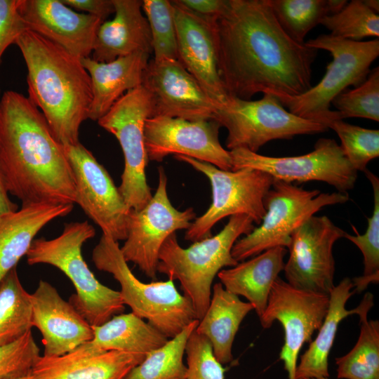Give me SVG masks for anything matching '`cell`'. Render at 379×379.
<instances>
[{
    "label": "cell",
    "instance_id": "cell-1",
    "mask_svg": "<svg viewBox=\"0 0 379 379\" xmlns=\"http://www.w3.org/2000/svg\"><path fill=\"white\" fill-rule=\"evenodd\" d=\"M215 29L218 72L229 96H297L312 87L318 50L290 38L267 0H229Z\"/></svg>",
    "mask_w": 379,
    "mask_h": 379
},
{
    "label": "cell",
    "instance_id": "cell-2",
    "mask_svg": "<svg viewBox=\"0 0 379 379\" xmlns=\"http://www.w3.org/2000/svg\"><path fill=\"white\" fill-rule=\"evenodd\" d=\"M0 170L22 204H74L76 185L64 147L44 116L22 94L0 98Z\"/></svg>",
    "mask_w": 379,
    "mask_h": 379
},
{
    "label": "cell",
    "instance_id": "cell-3",
    "mask_svg": "<svg viewBox=\"0 0 379 379\" xmlns=\"http://www.w3.org/2000/svg\"><path fill=\"white\" fill-rule=\"evenodd\" d=\"M27 69L28 98L62 145L79 141L93 99L90 76L79 58L27 29L15 40Z\"/></svg>",
    "mask_w": 379,
    "mask_h": 379
},
{
    "label": "cell",
    "instance_id": "cell-4",
    "mask_svg": "<svg viewBox=\"0 0 379 379\" xmlns=\"http://www.w3.org/2000/svg\"><path fill=\"white\" fill-rule=\"evenodd\" d=\"M254 228L250 217L235 215L230 217L220 232L195 241L188 248L179 244L175 233L162 244L157 272L179 281L198 320L208 307L215 277L224 267L238 263L232 255L234 243L240 236L248 234Z\"/></svg>",
    "mask_w": 379,
    "mask_h": 379
},
{
    "label": "cell",
    "instance_id": "cell-5",
    "mask_svg": "<svg viewBox=\"0 0 379 379\" xmlns=\"http://www.w3.org/2000/svg\"><path fill=\"white\" fill-rule=\"evenodd\" d=\"M95 235L86 220L68 222L54 239H34L26 255L29 265H50L69 278L76 291L69 302L92 326L121 314L125 307L119 291L101 284L83 258L84 244Z\"/></svg>",
    "mask_w": 379,
    "mask_h": 379
},
{
    "label": "cell",
    "instance_id": "cell-6",
    "mask_svg": "<svg viewBox=\"0 0 379 379\" xmlns=\"http://www.w3.org/2000/svg\"><path fill=\"white\" fill-rule=\"evenodd\" d=\"M96 268L111 274L120 284L124 305L168 339L197 319L191 302L177 290L174 281L144 283L132 272L119 241L102 235L92 252Z\"/></svg>",
    "mask_w": 379,
    "mask_h": 379
},
{
    "label": "cell",
    "instance_id": "cell-7",
    "mask_svg": "<svg viewBox=\"0 0 379 379\" xmlns=\"http://www.w3.org/2000/svg\"><path fill=\"white\" fill-rule=\"evenodd\" d=\"M347 201L348 194L321 193L274 179L264 198L266 213L260 224L237 240L232 255L239 262L272 248H288L293 232L305 220L325 206Z\"/></svg>",
    "mask_w": 379,
    "mask_h": 379
},
{
    "label": "cell",
    "instance_id": "cell-8",
    "mask_svg": "<svg viewBox=\"0 0 379 379\" xmlns=\"http://www.w3.org/2000/svg\"><path fill=\"white\" fill-rule=\"evenodd\" d=\"M307 46L330 53L332 61L321 80L297 96L274 95L284 107L301 118L318 121L331 109L332 100L349 86L357 87L367 78L379 55L378 38L356 41L321 34L305 42Z\"/></svg>",
    "mask_w": 379,
    "mask_h": 379
},
{
    "label": "cell",
    "instance_id": "cell-9",
    "mask_svg": "<svg viewBox=\"0 0 379 379\" xmlns=\"http://www.w3.org/2000/svg\"><path fill=\"white\" fill-rule=\"evenodd\" d=\"M213 119L227 129L225 145L229 151L244 148L258 153L273 140L292 139L295 135L328 130L321 123L289 112L269 93H263L258 100L229 96L225 103L218 105Z\"/></svg>",
    "mask_w": 379,
    "mask_h": 379
},
{
    "label": "cell",
    "instance_id": "cell-10",
    "mask_svg": "<svg viewBox=\"0 0 379 379\" xmlns=\"http://www.w3.org/2000/svg\"><path fill=\"white\" fill-rule=\"evenodd\" d=\"M174 157L205 175L211 187V204L187 230V241L195 242L211 237L214 225L227 216L246 215L260 224L266 213L264 198L274 180L270 174L250 168L224 171L186 156Z\"/></svg>",
    "mask_w": 379,
    "mask_h": 379
},
{
    "label": "cell",
    "instance_id": "cell-11",
    "mask_svg": "<svg viewBox=\"0 0 379 379\" xmlns=\"http://www.w3.org/2000/svg\"><path fill=\"white\" fill-rule=\"evenodd\" d=\"M151 96L142 85L117 100L98 124L118 140L124 157L119 190L126 206L142 209L151 199L145 169L148 159L144 142V126L152 115Z\"/></svg>",
    "mask_w": 379,
    "mask_h": 379
},
{
    "label": "cell",
    "instance_id": "cell-12",
    "mask_svg": "<svg viewBox=\"0 0 379 379\" xmlns=\"http://www.w3.org/2000/svg\"><path fill=\"white\" fill-rule=\"evenodd\" d=\"M232 168L260 170L274 179L286 182L321 181L333 186L338 192L348 194L355 185L357 171L345 156L334 139L320 138L314 149L294 157H269L244 148L230 151Z\"/></svg>",
    "mask_w": 379,
    "mask_h": 379
},
{
    "label": "cell",
    "instance_id": "cell-13",
    "mask_svg": "<svg viewBox=\"0 0 379 379\" xmlns=\"http://www.w3.org/2000/svg\"><path fill=\"white\" fill-rule=\"evenodd\" d=\"M156 192L140 210L131 209L127 236L120 247L127 262H133L149 278L155 279L159 254L165 240L177 230H187L196 218L192 208L176 209L167 192L168 178L163 167L158 169Z\"/></svg>",
    "mask_w": 379,
    "mask_h": 379
},
{
    "label": "cell",
    "instance_id": "cell-14",
    "mask_svg": "<svg viewBox=\"0 0 379 379\" xmlns=\"http://www.w3.org/2000/svg\"><path fill=\"white\" fill-rule=\"evenodd\" d=\"M329 295L300 290L280 277L272 284L267 307L259 318L264 328L279 321L284 331V344L279 354L288 379H295L298 357L305 343H311L327 314Z\"/></svg>",
    "mask_w": 379,
    "mask_h": 379
},
{
    "label": "cell",
    "instance_id": "cell-15",
    "mask_svg": "<svg viewBox=\"0 0 379 379\" xmlns=\"http://www.w3.org/2000/svg\"><path fill=\"white\" fill-rule=\"evenodd\" d=\"M73 171L76 203L114 241L126 239L131 209L106 170L81 143L63 145Z\"/></svg>",
    "mask_w": 379,
    "mask_h": 379
},
{
    "label": "cell",
    "instance_id": "cell-16",
    "mask_svg": "<svg viewBox=\"0 0 379 379\" xmlns=\"http://www.w3.org/2000/svg\"><path fill=\"white\" fill-rule=\"evenodd\" d=\"M345 232L326 215H312L292 234L284 271L286 282L306 291L329 295L333 288L334 244Z\"/></svg>",
    "mask_w": 379,
    "mask_h": 379
},
{
    "label": "cell",
    "instance_id": "cell-17",
    "mask_svg": "<svg viewBox=\"0 0 379 379\" xmlns=\"http://www.w3.org/2000/svg\"><path fill=\"white\" fill-rule=\"evenodd\" d=\"M220 127L214 119L148 118L144 126V142L148 161L160 162L169 155H182L224 171H231L230 151L222 146L219 140Z\"/></svg>",
    "mask_w": 379,
    "mask_h": 379
},
{
    "label": "cell",
    "instance_id": "cell-18",
    "mask_svg": "<svg viewBox=\"0 0 379 379\" xmlns=\"http://www.w3.org/2000/svg\"><path fill=\"white\" fill-rule=\"evenodd\" d=\"M142 86L152 100V115L189 121L213 119L218 105L177 60H150Z\"/></svg>",
    "mask_w": 379,
    "mask_h": 379
},
{
    "label": "cell",
    "instance_id": "cell-19",
    "mask_svg": "<svg viewBox=\"0 0 379 379\" xmlns=\"http://www.w3.org/2000/svg\"><path fill=\"white\" fill-rule=\"evenodd\" d=\"M18 11L28 29L79 58L90 57L103 22L73 11L61 0H19Z\"/></svg>",
    "mask_w": 379,
    "mask_h": 379
},
{
    "label": "cell",
    "instance_id": "cell-20",
    "mask_svg": "<svg viewBox=\"0 0 379 379\" xmlns=\"http://www.w3.org/2000/svg\"><path fill=\"white\" fill-rule=\"evenodd\" d=\"M177 34L178 60L218 105L227 95L218 67L215 25L172 1Z\"/></svg>",
    "mask_w": 379,
    "mask_h": 379
},
{
    "label": "cell",
    "instance_id": "cell-21",
    "mask_svg": "<svg viewBox=\"0 0 379 379\" xmlns=\"http://www.w3.org/2000/svg\"><path fill=\"white\" fill-rule=\"evenodd\" d=\"M31 300L32 325L42 335L43 356H62L93 339L92 326L50 283L40 280Z\"/></svg>",
    "mask_w": 379,
    "mask_h": 379
},
{
    "label": "cell",
    "instance_id": "cell-22",
    "mask_svg": "<svg viewBox=\"0 0 379 379\" xmlns=\"http://www.w3.org/2000/svg\"><path fill=\"white\" fill-rule=\"evenodd\" d=\"M145 357L101 350L89 341L62 356H41L32 374L39 379H124Z\"/></svg>",
    "mask_w": 379,
    "mask_h": 379
},
{
    "label": "cell",
    "instance_id": "cell-23",
    "mask_svg": "<svg viewBox=\"0 0 379 379\" xmlns=\"http://www.w3.org/2000/svg\"><path fill=\"white\" fill-rule=\"evenodd\" d=\"M114 17L100 26L92 52L98 62H109L137 52L152 53L148 21L142 1L112 0Z\"/></svg>",
    "mask_w": 379,
    "mask_h": 379
},
{
    "label": "cell",
    "instance_id": "cell-24",
    "mask_svg": "<svg viewBox=\"0 0 379 379\" xmlns=\"http://www.w3.org/2000/svg\"><path fill=\"white\" fill-rule=\"evenodd\" d=\"M150 55L137 52L101 62L81 58L91 81L93 99L88 119L98 121L124 94L142 85Z\"/></svg>",
    "mask_w": 379,
    "mask_h": 379
},
{
    "label": "cell",
    "instance_id": "cell-25",
    "mask_svg": "<svg viewBox=\"0 0 379 379\" xmlns=\"http://www.w3.org/2000/svg\"><path fill=\"white\" fill-rule=\"evenodd\" d=\"M74 204L35 203L0 218V282L27 255L37 233L52 220L69 214Z\"/></svg>",
    "mask_w": 379,
    "mask_h": 379
},
{
    "label": "cell",
    "instance_id": "cell-26",
    "mask_svg": "<svg viewBox=\"0 0 379 379\" xmlns=\"http://www.w3.org/2000/svg\"><path fill=\"white\" fill-rule=\"evenodd\" d=\"M286 254V248H272L231 268L222 269L217 275L224 288L246 298L260 318L267 307L273 283L284 271Z\"/></svg>",
    "mask_w": 379,
    "mask_h": 379
},
{
    "label": "cell",
    "instance_id": "cell-27",
    "mask_svg": "<svg viewBox=\"0 0 379 379\" xmlns=\"http://www.w3.org/2000/svg\"><path fill=\"white\" fill-rule=\"evenodd\" d=\"M352 279L345 277L333 287L329 294V305L327 314L319 328L315 339L300 357L297 365L295 379L328 378V355L338 331L339 324L345 318L359 314L373 296L366 293L359 305L348 310L345 305L354 294Z\"/></svg>",
    "mask_w": 379,
    "mask_h": 379
},
{
    "label": "cell",
    "instance_id": "cell-28",
    "mask_svg": "<svg viewBox=\"0 0 379 379\" xmlns=\"http://www.w3.org/2000/svg\"><path fill=\"white\" fill-rule=\"evenodd\" d=\"M253 310L251 303L226 291L221 283L212 286L208 307L199 320L196 331L209 340L221 364L233 360L232 350L236 334L245 317Z\"/></svg>",
    "mask_w": 379,
    "mask_h": 379
},
{
    "label": "cell",
    "instance_id": "cell-29",
    "mask_svg": "<svg viewBox=\"0 0 379 379\" xmlns=\"http://www.w3.org/2000/svg\"><path fill=\"white\" fill-rule=\"evenodd\" d=\"M91 344L105 351L146 355L165 344L168 338L132 312L113 316L100 326H92Z\"/></svg>",
    "mask_w": 379,
    "mask_h": 379
},
{
    "label": "cell",
    "instance_id": "cell-30",
    "mask_svg": "<svg viewBox=\"0 0 379 379\" xmlns=\"http://www.w3.org/2000/svg\"><path fill=\"white\" fill-rule=\"evenodd\" d=\"M373 305V300L358 314L360 333L355 345L335 358L338 378L379 379V321L367 318Z\"/></svg>",
    "mask_w": 379,
    "mask_h": 379
},
{
    "label": "cell",
    "instance_id": "cell-31",
    "mask_svg": "<svg viewBox=\"0 0 379 379\" xmlns=\"http://www.w3.org/2000/svg\"><path fill=\"white\" fill-rule=\"evenodd\" d=\"M32 327L31 294L22 286L15 267L0 282V346L15 342Z\"/></svg>",
    "mask_w": 379,
    "mask_h": 379
},
{
    "label": "cell",
    "instance_id": "cell-32",
    "mask_svg": "<svg viewBox=\"0 0 379 379\" xmlns=\"http://www.w3.org/2000/svg\"><path fill=\"white\" fill-rule=\"evenodd\" d=\"M196 319L160 347L147 354L124 379H186L183 362L187 340L197 328Z\"/></svg>",
    "mask_w": 379,
    "mask_h": 379
},
{
    "label": "cell",
    "instance_id": "cell-33",
    "mask_svg": "<svg viewBox=\"0 0 379 379\" xmlns=\"http://www.w3.org/2000/svg\"><path fill=\"white\" fill-rule=\"evenodd\" d=\"M370 181L373 192V211L367 218L368 227L363 234H359L352 225L354 234L345 232L346 238L361 251L364 258V272L361 276L352 279L355 293L364 291L370 284L379 281V178L367 168L364 171Z\"/></svg>",
    "mask_w": 379,
    "mask_h": 379
},
{
    "label": "cell",
    "instance_id": "cell-34",
    "mask_svg": "<svg viewBox=\"0 0 379 379\" xmlns=\"http://www.w3.org/2000/svg\"><path fill=\"white\" fill-rule=\"evenodd\" d=\"M278 23L293 41L304 44L307 33L330 14L328 0H267Z\"/></svg>",
    "mask_w": 379,
    "mask_h": 379
},
{
    "label": "cell",
    "instance_id": "cell-35",
    "mask_svg": "<svg viewBox=\"0 0 379 379\" xmlns=\"http://www.w3.org/2000/svg\"><path fill=\"white\" fill-rule=\"evenodd\" d=\"M336 110H331L324 119L360 117L379 121V67L370 71L366 80L354 89L344 91L332 100Z\"/></svg>",
    "mask_w": 379,
    "mask_h": 379
},
{
    "label": "cell",
    "instance_id": "cell-36",
    "mask_svg": "<svg viewBox=\"0 0 379 379\" xmlns=\"http://www.w3.org/2000/svg\"><path fill=\"white\" fill-rule=\"evenodd\" d=\"M331 35L359 41L366 37H378L379 15L361 0H352L338 13L325 16L320 22Z\"/></svg>",
    "mask_w": 379,
    "mask_h": 379
},
{
    "label": "cell",
    "instance_id": "cell-37",
    "mask_svg": "<svg viewBox=\"0 0 379 379\" xmlns=\"http://www.w3.org/2000/svg\"><path fill=\"white\" fill-rule=\"evenodd\" d=\"M320 123L337 133L345 156L357 172H364L368 163L378 157V130L352 125L341 119H324Z\"/></svg>",
    "mask_w": 379,
    "mask_h": 379
},
{
    "label": "cell",
    "instance_id": "cell-38",
    "mask_svg": "<svg viewBox=\"0 0 379 379\" xmlns=\"http://www.w3.org/2000/svg\"><path fill=\"white\" fill-rule=\"evenodd\" d=\"M142 10L151 32L153 59L178 60L177 34L172 1L143 0Z\"/></svg>",
    "mask_w": 379,
    "mask_h": 379
},
{
    "label": "cell",
    "instance_id": "cell-39",
    "mask_svg": "<svg viewBox=\"0 0 379 379\" xmlns=\"http://www.w3.org/2000/svg\"><path fill=\"white\" fill-rule=\"evenodd\" d=\"M40 357L32 331L12 343L0 346V379L31 375Z\"/></svg>",
    "mask_w": 379,
    "mask_h": 379
},
{
    "label": "cell",
    "instance_id": "cell-40",
    "mask_svg": "<svg viewBox=\"0 0 379 379\" xmlns=\"http://www.w3.org/2000/svg\"><path fill=\"white\" fill-rule=\"evenodd\" d=\"M185 354L186 379H225V369L215 357L211 343L196 328L187 340Z\"/></svg>",
    "mask_w": 379,
    "mask_h": 379
},
{
    "label": "cell",
    "instance_id": "cell-41",
    "mask_svg": "<svg viewBox=\"0 0 379 379\" xmlns=\"http://www.w3.org/2000/svg\"><path fill=\"white\" fill-rule=\"evenodd\" d=\"M19 0H0V62L6 49L27 27L18 11Z\"/></svg>",
    "mask_w": 379,
    "mask_h": 379
},
{
    "label": "cell",
    "instance_id": "cell-42",
    "mask_svg": "<svg viewBox=\"0 0 379 379\" xmlns=\"http://www.w3.org/2000/svg\"><path fill=\"white\" fill-rule=\"evenodd\" d=\"M181 6L199 17L216 21L227 8L229 0H175Z\"/></svg>",
    "mask_w": 379,
    "mask_h": 379
},
{
    "label": "cell",
    "instance_id": "cell-43",
    "mask_svg": "<svg viewBox=\"0 0 379 379\" xmlns=\"http://www.w3.org/2000/svg\"><path fill=\"white\" fill-rule=\"evenodd\" d=\"M71 8L87 12V14L99 18L103 22L112 13L114 7L112 0H61Z\"/></svg>",
    "mask_w": 379,
    "mask_h": 379
},
{
    "label": "cell",
    "instance_id": "cell-44",
    "mask_svg": "<svg viewBox=\"0 0 379 379\" xmlns=\"http://www.w3.org/2000/svg\"><path fill=\"white\" fill-rule=\"evenodd\" d=\"M8 194V190L0 170V218L19 209L18 205L10 199Z\"/></svg>",
    "mask_w": 379,
    "mask_h": 379
},
{
    "label": "cell",
    "instance_id": "cell-45",
    "mask_svg": "<svg viewBox=\"0 0 379 379\" xmlns=\"http://www.w3.org/2000/svg\"><path fill=\"white\" fill-rule=\"evenodd\" d=\"M346 0H328L329 15H333L340 11L347 4Z\"/></svg>",
    "mask_w": 379,
    "mask_h": 379
},
{
    "label": "cell",
    "instance_id": "cell-46",
    "mask_svg": "<svg viewBox=\"0 0 379 379\" xmlns=\"http://www.w3.org/2000/svg\"><path fill=\"white\" fill-rule=\"evenodd\" d=\"M364 2L371 11L378 14L379 1L378 0H364Z\"/></svg>",
    "mask_w": 379,
    "mask_h": 379
},
{
    "label": "cell",
    "instance_id": "cell-47",
    "mask_svg": "<svg viewBox=\"0 0 379 379\" xmlns=\"http://www.w3.org/2000/svg\"><path fill=\"white\" fill-rule=\"evenodd\" d=\"M15 379H39V378L32 373L31 375H29L27 376L15 378Z\"/></svg>",
    "mask_w": 379,
    "mask_h": 379
},
{
    "label": "cell",
    "instance_id": "cell-48",
    "mask_svg": "<svg viewBox=\"0 0 379 379\" xmlns=\"http://www.w3.org/2000/svg\"><path fill=\"white\" fill-rule=\"evenodd\" d=\"M299 379H328V378H299Z\"/></svg>",
    "mask_w": 379,
    "mask_h": 379
},
{
    "label": "cell",
    "instance_id": "cell-49",
    "mask_svg": "<svg viewBox=\"0 0 379 379\" xmlns=\"http://www.w3.org/2000/svg\"><path fill=\"white\" fill-rule=\"evenodd\" d=\"M0 95H1V88H0Z\"/></svg>",
    "mask_w": 379,
    "mask_h": 379
}]
</instances>
